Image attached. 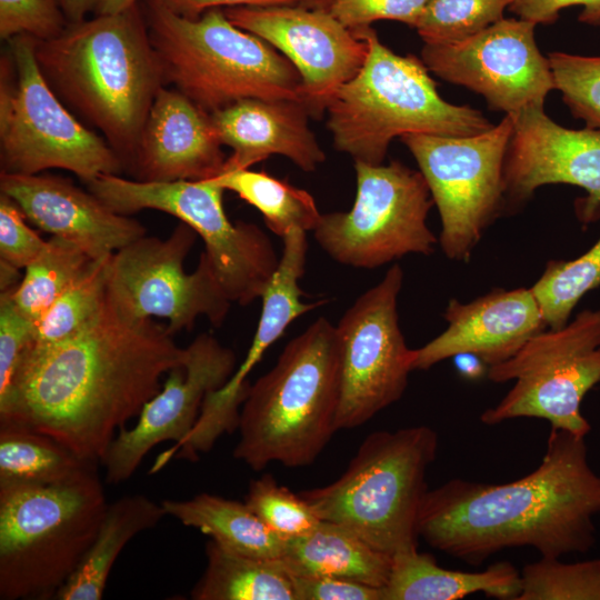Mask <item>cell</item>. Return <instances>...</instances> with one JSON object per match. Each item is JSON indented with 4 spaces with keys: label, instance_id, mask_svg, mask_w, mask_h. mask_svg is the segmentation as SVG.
<instances>
[{
    "label": "cell",
    "instance_id": "cell-1",
    "mask_svg": "<svg viewBox=\"0 0 600 600\" xmlns=\"http://www.w3.org/2000/svg\"><path fill=\"white\" fill-rule=\"evenodd\" d=\"M187 357V347H179L167 327L123 319L107 301L73 336L32 342L0 397V423L28 426L100 463L117 431L139 416L160 391L162 377L184 366Z\"/></svg>",
    "mask_w": 600,
    "mask_h": 600
},
{
    "label": "cell",
    "instance_id": "cell-2",
    "mask_svg": "<svg viewBox=\"0 0 600 600\" xmlns=\"http://www.w3.org/2000/svg\"><path fill=\"white\" fill-rule=\"evenodd\" d=\"M584 439L551 428L541 463L526 477L502 484L451 479L428 489L419 537L476 566L514 547L547 558L587 552L596 542L600 476L589 464Z\"/></svg>",
    "mask_w": 600,
    "mask_h": 600
},
{
    "label": "cell",
    "instance_id": "cell-3",
    "mask_svg": "<svg viewBox=\"0 0 600 600\" xmlns=\"http://www.w3.org/2000/svg\"><path fill=\"white\" fill-rule=\"evenodd\" d=\"M36 59L58 98L102 133L127 171L152 102L166 86L140 3L68 23L58 37L37 40Z\"/></svg>",
    "mask_w": 600,
    "mask_h": 600
},
{
    "label": "cell",
    "instance_id": "cell-4",
    "mask_svg": "<svg viewBox=\"0 0 600 600\" xmlns=\"http://www.w3.org/2000/svg\"><path fill=\"white\" fill-rule=\"evenodd\" d=\"M340 349L324 317L291 339L241 407L233 457L254 471L309 466L337 431Z\"/></svg>",
    "mask_w": 600,
    "mask_h": 600
},
{
    "label": "cell",
    "instance_id": "cell-5",
    "mask_svg": "<svg viewBox=\"0 0 600 600\" xmlns=\"http://www.w3.org/2000/svg\"><path fill=\"white\" fill-rule=\"evenodd\" d=\"M352 32L369 50L359 72L334 92L326 109L338 151L354 162L381 164L397 137H468L493 127L480 110L443 100L423 61L394 53L371 26Z\"/></svg>",
    "mask_w": 600,
    "mask_h": 600
},
{
    "label": "cell",
    "instance_id": "cell-6",
    "mask_svg": "<svg viewBox=\"0 0 600 600\" xmlns=\"http://www.w3.org/2000/svg\"><path fill=\"white\" fill-rule=\"evenodd\" d=\"M140 7L164 84L209 114L250 98L301 101V77L293 64L233 24L223 9L188 19L159 0H142Z\"/></svg>",
    "mask_w": 600,
    "mask_h": 600
},
{
    "label": "cell",
    "instance_id": "cell-7",
    "mask_svg": "<svg viewBox=\"0 0 600 600\" xmlns=\"http://www.w3.org/2000/svg\"><path fill=\"white\" fill-rule=\"evenodd\" d=\"M438 451L428 426L376 431L333 482L300 496L324 521L341 524L391 557L418 549L426 476Z\"/></svg>",
    "mask_w": 600,
    "mask_h": 600
},
{
    "label": "cell",
    "instance_id": "cell-8",
    "mask_svg": "<svg viewBox=\"0 0 600 600\" xmlns=\"http://www.w3.org/2000/svg\"><path fill=\"white\" fill-rule=\"evenodd\" d=\"M107 506L98 464L66 482L0 489V599H54Z\"/></svg>",
    "mask_w": 600,
    "mask_h": 600
},
{
    "label": "cell",
    "instance_id": "cell-9",
    "mask_svg": "<svg viewBox=\"0 0 600 600\" xmlns=\"http://www.w3.org/2000/svg\"><path fill=\"white\" fill-rule=\"evenodd\" d=\"M37 39L7 40L0 59V168L12 174L63 169L88 183L123 166L104 138L58 98L36 59Z\"/></svg>",
    "mask_w": 600,
    "mask_h": 600
},
{
    "label": "cell",
    "instance_id": "cell-10",
    "mask_svg": "<svg viewBox=\"0 0 600 600\" xmlns=\"http://www.w3.org/2000/svg\"><path fill=\"white\" fill-rule=\"evenodd\" d=\"M86 184L118 213L158 210L193 229L202 238L203 252L231 303L247 306L260 298L278 267L280 258L257 224L229 220L222 201L226 190L213 179L144 182L101 174Z\"/></svg>",
    "mask_w": 600,
    "mask_h": 600
},
{
    "label": "cell",
    "instance_id": "cell-11",
    "mask_svg": "<svg viewBox=\"0 0 600 600\" xmlns=\"http://www.w3.org/2000/svg\"><path fill=\"white\" fill-rule=\"evenodd\" d=\"M488 378L514 384L482 412L484 424L538 418L586 438L591 426L580 407L600 382V309L583 310L564 327L537 333L512 357L488 367Z\"/></svg>",
    "mask_w": 600,
    "mask_h": 600
},
{
    "label": "cell",
    "instance_id": "cell-12",
    "mask_svg": "<svg viewBox=\"0 0 600 600\" xmlns=\"http://www.w3.org/2000/svg\"><path fill=\"white\" fill-rule=\"evenodd\" d=\"M357 193L349 211L321 214L314 240L334 261L373 269L410 253L431 254L438 239L427 224L434 204L420 171L399 161L354 162Z\"/></svg>",
    "mask_w": 600,
    "mask_h": 600
},
{
    "label": "cell",
    "instance_id": "cell-13",
    "mask_svg": "<svg viewBox=\"0 0 600 600\" xmlns=\"http://www.w3.org/2000/svg\"><path fill=\"white\" fill-rule=\"evenodd\" d=\"M512 131V117L506 114L497 126L474 136L401 137L438 208V240L451 260L469 261L506 202L503 172Z\"/></svg>",
    "mask_w": 600,
    "mask_h": 600
},
{
    "label": "cell",
    "instance_id": "cell-14",
    "mask_svg": "<svg viewBox=\"0 0 600 600\" xmlns=\"http://www.w3.org/2000/svg\"><path fill=\"white\" fill-rule=\"evenodd\" d=\"M197 236L181 222L166 239L146 234L114 252L107 277L111 308L130 321L167 319L172 336L190 330L201 316L220 327L231 302L204 252L193 272L184 270Z\"/></svg>",
    "mask_w": 600,
    "mask_h": 600
},
{
    "label": "cell",
    "instance_id": "cell-15",
    "mask_svg": "<svg viewBox=\"0 0 600 600\" xmlns=\"http://www.w3.org/2000/svg\"><path fill=\"white\" fill-rule=\"evenodd\" d=\"M403 281L393 264L383 279L362 293L336 326L340 349L337 431L358 428L400 400L413 371L398 317Z\"/></svg>",
    "mask_w": 600,
    "mask_h": 600
},
{
    "label": "cell",
    "instance_id": "cell-16",
    "mask_svg": "<svg viewBox=\"0 0 600 600\" xmlns=\"http://www.w3.org/2000/svg\"><path fill=\"white\" fill-rule=\"evenodd\" d=\"M536 23L501 19L458 42L424 43L421 60L429 71L481 94L496 110L514 116L543 107L556 89L548 58L534 39Z\"/></svg>",
    "mask_w": 600,
    "mask_h": 600
},
{
    "label": "cell",
    "instance_id": "cell-17",
    "mask_svg": "<svg viewBox=\"0 0 600 600\" xmlns=\"http://www.w3.org/2000/svg\"><path fill=\"white\" fill-rule=\"evenodd\" d=\"M237 27L280 51L301 77V101L320 118L334 92L361 69L368 43L330 11L299 4L223 9Z\"/></svg>",
    "mask_w": 600,
    "mask_h": 600
},
{
    "label": "cell",
    "instance_id": "cell-18",
    "mask_svg": "<svg viewBox=\"0 0 600 600\" xmlns=\"http://www.w3.org/2000/svg\"><path fill=\"white\" fill-rule=\"evenodd\" d=\"M184 366L167 373L160 391L150 399L132 428H121L100 460L106 481L128 480L147 453L163 441L181 442L194 427L204 398L221 389L237 369L234 352L209 333L187 347Z\"/></svg>",
    "mask_w": 600,
    "mask_h": 600
},
{
    "label": "cell",
    "instance_id": "cell-19",
    "mask_svg": "<svg viewBox=\"0 0 600 600\" xmlns=\"http://www.w3.org/2000/svg\"><path fill=\"white\" fill-rule=\"evenodd\" d=\"M511 117L504 199L521 203L539 187L571 184L588 193L578 203L580 221H596L600 217V131L564 128L550 119L543 107L527 108Z\"/></svg>",
    "mask_w": 600,
    "mask_h": 600
},
{
    "label": "cell",
    "instance_id": "cell-20",
    "mask_svg": "<svg viewBox=\"0 0 600 600\" xmlns=\"http://www.w3.org/2000/svg\"><path fill=\"white\" fill-rule=\"evenodd\" d=\"M0 193L41 230L71 241L92 259L110 256L147 234L137 220L110 209L70 179L0 172Z\"/></svg>",
    "mask_w": 600,
    "mask_h": 600
},
{
    "label": "cell",
    "instance_id": "cell-21",
    "mask_svg": "<svg viewBox=\"0 0 600 600\" xmlns=\"http://www.w3.org/2000/svg\"><path fill=\"white\" fill-rule=\"evenodd\" d=\"M447 329L414 349L413 370L448 358L473 354L486 366L500 363L547 324L531 289H494L468 303L451 299L443 313Z\"/></svg>",
    "mask_w": 600,
    "mask_h": 600
},
{
    "label": "cell",
    "instance_id": "cell-22",
    "mask_svg": "<svg viewBox=\"0 0 600 600\" xmlns=\"http://www.w3.org/2000/svg\"><path fill=\"white\" fill-rule=\"evenodd\" d=\"M211 116L177 89L157 93L128 172L134 180H207L222 173L227 158Z\"/></svg>",
    "mask_w": 600,
    "mask_h": 600
},
{
    "label": "cell",
    "instance_id": "cell-23",
    "mask_svg": "<svg viewBox=\"0 0 600 600\" xmlns=\"http://www.w3.org/2000/svg\"><path fill=\"white\" fill-rule=\"evenodd\" d=\"M222 144L232 153L222 172L249 169L270 156H283L306 172L326 160L299 100L250 98L210 114Z\"/></svg>",
    "mask_w": 600,
    "mask_h": 600
},
{
    "label": "cell",
    "instance_id": "cell-24",
    "mask_svg": "<svg viewBox=\"0 0 600 600\" xmlns=\"http://www.w3.org/2000/svg\"><path fill=\"white\" fill-rule=\"evenodd\" d=\"M282 254L278 267L260 298L261 314L244 360L237 367L227 383L209 394V400L220 412L234 416L248 396V376L266 351L300 316L323 304L324 300L303 302L299 280L304 274L308 242L306 231L296 229L283 238Z\"/></svg>",
    "mask_w": 600,
    "mask_h": 600
},
{
    "label": "cell",
    "instance_id": "cell-25",
    "mask_svg": "<svg viewBox=\"0 0 600 600\" xmlns=\"http://www.w3.org/2000/svg\"><path fill=\"white\" fill-rule=\"evenodd\" d=\"M381 589L382 600H456L478 592L516 600L521 576L508 561L477 572L446 569L430 554L414 549L392 557L389 579Z\"/></svg>",
    "mask_w": 600,
    "mask_h": 600
},
{
    "label": "cell",
    "instance_id": "cell-26",
    "mask_svg": "<svg viewBox=\"0 0 600 600\" xmlns=\"http://www.w3.org/2000/svg\"><path fill=\"white\" fill-rule=\"evenodd\" d=\"M280 560L290 574L337 577L377 588L386 586L392 564L391 556L324 520L308 534L286 540Z\"/></svg>",
    "mask_w": 600,
    "mask_h": 600
},
{
    "label": "cell",
    "instance_id": "cell-27",
    "mask_svg": "<svg viewBox=\"0 0 600 600\" xmlns=\"http://www.w3.org/2000/svg\"><path fill=\"white\" fill-rule=\"evenodd\" d=\"M166 516L161 502L140 493L108 503L92 543L54 599H102L109 574L122 549L140 532L154 528Z\"/></svg>",
    "mask_w": 600,
    "mask_h": 600
},
{
    "label": "cell",
    "instance_id": "cell-28",
    "mask_svg": "<svg viewBox=\"0 0 600 600\" xmlns=\"http://www.w3.org/2000/svg\"><path fill=\"white\" fill-rule=\"evenodd\" d=\"M167 516L199 529L223 548L261 558L280 559L286 540L273 532L244 502L211 493L187 500L161 501Z\"/></svg>",
    "mask_w": 600,
    "mask_h": 600
},
{
    "label": "cell",
    "instance_id": "cell-29",
    "mask_svg": "<svg viewBox=\"0 0 600 600\" xmlns=\"http://www.w3.org/2000/svg\"><path fill=\"white\" fill-rule=\"evenodd\" d=\"M207 566L191 591L194 600H296L291 576L280 559L228 550L210 539Z\"/></svg>",
    "mask_w": 600,
    "mask_h": 600
},
{
    "label": "cell",
    "instance_id": "cell-30",
    "mask_svg": "<svg viewBox=\"0 0 600 600\" xmlns=\"http://www.w3.org/2000/svg\"><path fill=\"white\" fill-rule=\"evenodd\" d=\"M98 463L28 426L0 423V489L66 482Z\"/></svg>",
    "mask_w": 600,
    "mask_h": 600
},
{
    "label": "cell",
    "instance_id": "cell-31",
    "mask_svg": "<svg viewBox=\"0 0 600 600\" xmlns=\"http://www.w3.org/2000/svg\"><path fill=\"white\" fill-rule=\"evenodd\" d=\"M212 179L224 190L237 193L254 207L262 214L269 230L281 239L296 229L313 231L320 221L322 213L308 191L264 170L237 169Z\"/></svg>",
    "mask_w": 600,
    "mask_h": 600
},
{
    "label": "cell",
    "instance_id": "cell-32",
    "mask_svg": "<svg viewBox=\"0 0 600 600\" xmlns=\"http://www.w3.org/2000/svg\"><path fill=\"white\" fill-rule=\"evenodd\" d=\"M92 260L76 243L52 236L43 252L24 268L19 286L11 290L14 304L37 323Z\"/></svg>",
    "mask_w": 600,
    "mask_h": 600
},
{
    "label": "cell",
    "instance_id": "cell-33",
    "mask_svg": "<svg viewBox=\"0 0 600 600\" xmlns=\"http://www.w3.org/2000/svg\"><path fill=\"white\" fill-rule=\"evenodd\" d=\"M112 254L93 259L54 300L37 321L34 344L67 339L101 313L107 304L108 266Z\"/></svg>",
    "mask_w": 600,
    "mask_h": 600
},
{
    "label": "cell",
    "instance_id": "cell-34",
    "mask_svg": "<svg viewBox=\"0 0 600 600\" xmlns=\"http://www.w3.org/2000/svg\"><path fill=\"white\" fill-rule=\"evenodd\" d=\"M600 287V238L573 260L548 262L542 276L530 288L549 329L564 327L589 291Z\"/></svg>",
    "mask_w": 600,
    "mask_h": 600
},
{
    "label": "cell",
    "instance_id": "cell-35",
    "mask_svg": "<svg viewBox=\"0 0 600 600\" xmlns=\"http://www.w3.org/2000/svg\"><path fill=\"white\" fill-rule=\"evenodd\" d=\"M516 600H600V558L564 563L541 557L521 573Z\"/></svg>",
    "mask_w": 600,
    "mask_h": 600
},
{
    "label": "cell",
    "instance_id": "cell-36",
    "mask_svg": "<svg viewBox=\"0 0 600 600\" xmlns=\"http://www.w3.org/2000/svg\"><path fill=\"white\" fill-rule=\"evenodd\" d=\"M513 0H429L414 29L424 43L464 40L503 19Z\"/></svg>",
    "mask_w": 600,
    "mask_h": 600
},
{
    "label": "cell",
    "instance_id": "cell-37",
    "mask_svg": "<svg viewBox=\"0 0 600 600\" xmlns=\"http://www.w3.org/2000/svg\"><path fill=\"white\" fill-rule=\"evenodd\" d=\"M244 503L283 540L308 534L321 522L300 493L278 484L271 474L250 482Z\"/></svg>",
    "mask_w": 600,
    "mask_h": 600
},
{
    "label": "cell",
    "instance_id": "cell-38",
    "mask_svg": "<svg viewBox=\"0 0 600 600\" xmlns=\"http://www.w3.org/2000/svg\"><path fill=\"white\" fill-rule=\"evenodd\" d=\"M548 60L554 88L571 113L586 127L600 131V56L554 51Z\"/></svg>",
    "mask_w": 600,
    "mask_h": 600
},
{
    "label": "cell",
    "instance_id": "cell-39",
    "mask_svg": "<svg viewBox=\"0 0 600 600\" xmlns=\"http://www.w3.org/2000/svg\"><path fill=\"white\" fill-rule=\"evenodd\" d=\"M67 26L57 0H0V38L4 41L20 34L46 41Z\"/></svg>",
    "mask_w": 600,
    "mask_h": 600
},
{
    "label": "cell",
    "instance_id": "cell-40",
    "mask_svg": "<svg viewBox=\"0 0 600 600\" xmlns=\"http://www.w3.org/2000/svg\"><path fill=\"white\" fill-rule=\"evenodd\" d=\"M11 290L0 292V397L10 389L37 328L14 304Z\"/></svg>",
    "mask_w": 600,
    "mask_h": 600
},
{
    "label": "cell",
    "instance_id": "cell-41",
    "mask_svg": "<svg viewBox=\"0 0 600 600\" xmlns=\"http://www.w3.org/2000/svg\"><path fill=\"white\" fill-rule=\"evenodd\" d=\"M26 220L19 206L0 193V259L19 269L36 260L48 244Z\"/></svg>",
    "mask_w": 600,
    "mask_h": 600
},
{
    "label": "cell",
    "instance_id": "cell-42",
    "mask_svg": "<svg viewBox=\"0 0 600 600\" xmlns=\"http://www.w3.org/2000/svg\"><path fill=\"white\" fill-rule=\"evenodd\" d=\"M429 0H332L330 12L350 30L378 20H394L414 27Z\"/></svg>",
    "mask_w": 600,
    "mask_h": 600
},
{
    "label": "cell",
    "instance_id": "cell-43",
    "mask_svg": "<svg viewBox=\"0 0 600 600\" xmlns=\"http://www.w3.org/2000/svg\"><path fill=\"white\" fill-rule=\"evenodd\" d=\"M296 600H382V589L363 582L329 577L290 574Z\"/></svg>",
    "mask_w": 600,
    "mask_h": 600
},
{
    "label": "cell",
    "instance_id": "cell-44",
    "mask_svg": "<svg viewBox=\"0 0 600 600\" xmlns=\"http://www.w3.org/2000/svg\"><path fill=\"white\" fill-rule=\"evenodd\" d=\"M581 6L578 20L600 27V0H513L510 10L520 19L538 23H553L559 12L568 7Z\"/></svg>",
    "mask_w": 600,
    "mask_h": 600
},
{
    "label": "cell",
    "instance_id": "cell-45",
    "mask_svg": "<svg viewBox=\"0 0 600 600\" xmlns=\"http://www.w3.org/2000/svg\"><path fill=\"white\" fill-rule=\"evenodd\" d=\"M169 10L188 19H198L214 8L272 7L301 4L302 0H159Z\"/></svg>",
    "mask_w": 600,
    "mask_h": 600
},
{
    "label": "cell",
    "instance_id": "cell-46",
    "mask_svg": "<svg viewBox=\"0 0 600 600\" xmlns=\"http://www.w3.org/2000/svg\"><path fill=\"white\" fill-rule=\"evenodd\" d=\"M97 0H57L64 13L68 23L80 22L86 16L93 11Z\"/></svg>",
    "mask_w": 600,
    "mask_h": 600
},
{
    "label": "cell",
    "instance_id": "cell-47",
    "mask_svg": "<svg viewBox=\"0 0 600 600\" xmlns=\"http://www.w3.org/2000/svg\"><path fill=\"white\" fill-rule=\"evenodd\" d=\"M139 4L138 0H97L93 9L96 16L117 14Z\"/></svg>",
    "mask_w": 600,
    "mask_h": 600
},
{
    "label": "cell",
    "instance_id": "cell-48",
    "mask_svg": "<svg viewBox=\"0 0 600 600\" xmlns=\"http://www.w3.org/2000/svg\"><path fill=\"white\" fill-rule=\"evenodd\" d=\"M19 268L0 259V292L14 289L21 281Z\"/></svg>",
    "mask_w": 600,
    "mask_h": 600
},
{
    "label": "cell",
    "instance_id": "cell-49",
    "mask_svg": "<svg viewBox=\"0 0 600 600\" xmlns=\"http://www.w3.org/2000/svg\"><path fill=\"white\" fill-rule=\"evenodd\" d=\"M332 0H302V7L329 11Z\"/></svg>",
    "mask_w": 600,
    "mask_h": 600
}]
</instances>
